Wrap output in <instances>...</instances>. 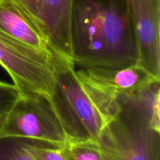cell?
Listing matches in <instances>:
<instances>
[{"label": "cell", "mask_w": 160, "mask_h": 160, "mask_svg": "<svg viewBox=\"0 0 160 160\" xmlns=\"http://www.w3.org/2000/svg\"><path fill=\"white\" fill-rule=\"evenodd\" d=\"M71 46L81 68L137 64V42L127 0H73Z\"/></svg>", "instance_id": "obj_1"}, {"label": "cell", "mask_w": 160, "mask_h": 160, "mask_svg": "<svg viewBox=\"0 0 160 160\" xmlns=\"http://www.w3.org/2000/svg\"><path fill=\"white\" fill-rule=\"evenodd\" d=\"M159 81L118 98L98 140L100 160H160Z\"/></svg>", "instance_id": "obj_2"}, {"label": "cell", "mask_w": 160, "mask_h": 160, "mask_svg": "<svg viewBox=\"0 0 160 160\" xmlns=\"http://www.w3.org/2000/svg\"><path fill=\"white\" fill-rule=\"evenodd\" d=\"M54 76L50 101L67 140L98 142L118 106L85 85L77 75L73 61L57 53L54 55Z\"/></svg>", "instance_id": "obj_3"}, {"label": "cell", "mask_w": 160, "mask_h": 160, "mask_svg": "<svg viewBox=\"0 0 160 160\" xmlns=\"http://www.w3.org/2000/svg\"><path fill=\"white\" fill-rule=\"evenodd\" d=\"M20 138L62 147L64 130L50 98L38 94L20 95L5 116L0 138Z\"/></svg>", "instance_id": "obj_4"}, {"label": "cell", "mask_w": 160, "mask_h": 160, "mask_svg": "<svg viewBox=\"0 0 160 160\" xmlns=\"http://www.w3.org/2000/svg\"><path fill=\"white\" fill-rule=\"evenodd\" d=\"M0 65L20 95L51 97L55 82L54 58L19 42L0 28Z\"/></svg>", "instance_id": "obj_5"}, {"label": "cell", "mask_w": 160, "mask_h": 160, "mask_svg": "<svg viewBox=\"0 0 160 160\" xmlns=\"http://www.w3.org/2000/svg\"><path fill=\"white\" fill-rule=\"evenodd\" d=\"M12 1L45 34L55 52L73 61L71 46L73 0Z\"/></svg>", "instance_id": "obj_6"}, {"label": "cell", "mask_w": 160, "mask_h": 160, "mask_svg": "<svg viewBox=\"0 0 160 160\" xmlns=\"http://www.w3.org/2000/svg\"><path fill=\"white\" fill-rule=\"evenodd\" d=\"M127 2L137 42V64L160 80V0Z\"/></svg>", "instance_id": "obj_7"}, {"label": "cell", "mask_w": 160, "mask_h": 160, "mask_svg": "<svg viewBox=\"0 0 160 160\" xmlns=\"http://www.w3.org/2000/svg\"><path fill=\"white\" fill-rule=\"evenodd\" d=\"M76 73L85 85L113 103L121 96L135 94L160 81L138 64L119 69L81 68Z\"/></svg>", "instance_id": "obj_8"}, {"label": "cell", "mask_w": 160, "mask_h": 160, "mask_svg": "<svg viewBox=\"0 0 160 160\" xmlns=\"http://www.w3.org/2000/svg\"><path fill=\"white\" fill-rule=\"evenodd\" d=\"M0 28L24 45L54 58L56 52L45 34L12 0H0Z\"/></svg>", "instance_id": "obj_9"}, {"label": "cell", "mask_w": 160, "mask_h": 160, "mask_svg": "<svg viewBox=\"0 0 160 160\" xmlns=\"http://www.w3.org/2000/svg\"><path fill=\"white\" fill-rule=\"evenodd\" d=\"M62 148L67 160H100L98 142L67 140Z\"/></svg>", "instance_id": "obj_10"}, {"label": "cell", "mask_w": 160, "mask_h": 160, "mask_svg": "<svg viewBox=\"0 0 160 160\" xmlns=\"http://www.w3.org/2000/svg\"><path fill=\"white\" fill-rule=\"evenodd\" d=\"M29 139L0 138V160H33L26 145Z\"/></svg>", "instance_id": "obj_11"}, {"label": "cell", "mask_w": 160, "mask_h": 160, "mask_svg": "<svg viewBox=\"0 0 160 160\" xmlns=\"http://www.w3.org/2000/svg\"><path fill=\"white\" fill-rule=\"evenodd\" d=\"M26 148L33 160H67L62 147L29 140Z\"/></svg>", "instance_id": "obj_12"}, {"label": "cell", "mask_w": 160, "mask_h": 160, "mask_svg": "<svg viewBox=\"0 0 160 160\" xmlns=\"http://www.w3.org/2000/svg\"><path fill=\"white\" fill-rule=\"evenodd\" d=\"M20 95V92L13 84L0 81V118L8 113Z\"/></svg>", "instance_id": "obj_13"}, {"label": "cell", "mask_w": 160, "mask_h": 160, "mask_svg": "<svg viewBox=\"0 0 160 160\" xmlns=\"http://www.w3.org/2000/svg\"><path fill=\"white\" fill-rule=\"evenodd\" d=\"M4 117H2V118H0V128H1L2 124V122H3V120H4Z\"/></svg>", "instance_id": "obj_14"}]
</instances>
